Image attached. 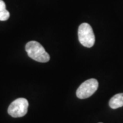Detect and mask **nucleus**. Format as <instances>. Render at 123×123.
I'll return each mask as SVG.
<instances>
[{
	"label": "nucleus",
	"instance_id": "5",
	"mask_svg": "<svg viewBox=\"0 0 123 123\" xmlns=\"http://www.w3.org/2000/svg\"><path fill=\"white\" fill-rule=\"evenodd\" d=\"M110 107L111 109H118L123 106V93H119L114 95L110 100Z\"/></svg>",
	"mask_w": 123,
	"mask_h": 123
},
{
	"label": "nucleus",
	"instance_id": "3",
	"mask_svg": "<svg viewBox=\"0 0 123 123\" xmlns=\"http://www.w3.org/2000/svg\"><path fill=\"white\" fill-rule=\"evenodd\" d=\"M29 103L26 98H18L10 105L8 113L13 118L23 117L27 113Z\"/></svg>",
	"mask_w": 123,
	"mask_h": 123
},
{
	"label": "nucleus",
	"instance_id": "6",
	"mask_svg": "<svg viewBox=\"0 0 123 123\" xmlns=\"http://www.w3.org/2000/svg\"><path fill=\"white\" fill-rule=\"evenodd\" d=\"M10 17V12L6 10V6L3 0H0V21H4Z\"/></svg>",
	"mask_w": 123,
	"mask_h": 123
},
{
	"label": "nucleus",
	"instance_id": "7",
	"mask_svg": "<svg viewBox=\"0 0 123 123\" xmlns=\"http://www.w3.org/2000/svg\"></svg>",
	"mask_w": 123,
	"mask_h": 123
},
{
	"label": "nucleus",
	"instance_id": "2",
	"mask_svg": "<svg viewBox=\"0 0 123 123\" xmlns=\"http://www.w3.org/2000/svg\"><path fill=\"white\" fill-rule=\"evenodd\" d=\"M78 38L80 43L86 47H92L95 43V36L92 27L86 23L79 25Z\"/></svg>",
	"mask_w": 123,
	"mask_h": 123
},
{
	"label": "nucleus",
	"instance_id": "4",
	"mask_svg": "<svg viewBox=\"0 0 123 123\" xmlns=\"http://www.w3.org/2000/svg\"><path fill=\"white\" fill-rule=\"evenodd\" d=\"M98 87V82L97 79H90L80 85L77 90V97L81 99L91 97L96 92Z\"/></svg>",
	"mask_w": 123,
	"mask_h": 123
},
{
	"label": "nucleus",
	"instance_id": "1",
	"mask_svg": "<svg viewBox=\"0 0 123 123\" xmlns=\"http://www.w3.org/2000/svg\"><path fill=\"white\" fill-rule=\"evenodd\" d=\"M25 50L28 56L34 60L39 62H47L50 56L44 47L36 41H30L26 44Z\"/></svg>",
	"mask_w": 123,
	"mask_h": 123
}]
</instances>
